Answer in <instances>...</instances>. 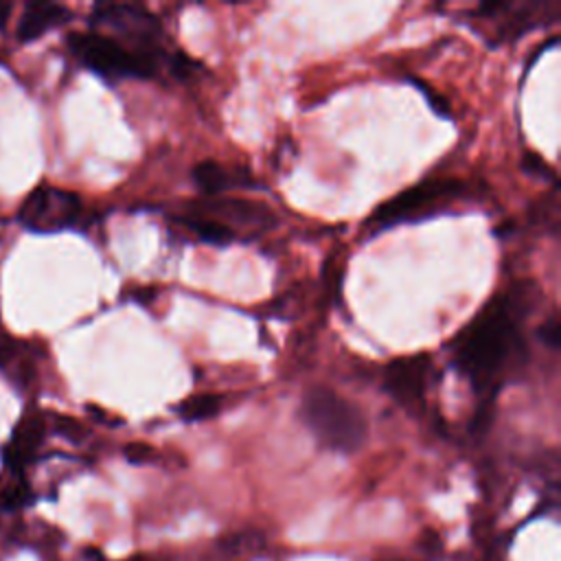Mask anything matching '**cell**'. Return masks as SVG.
Wrapping results in <instances>:
<instances>
[{
	"label": "cell",
	"mask_w": 561,
	"mask_h": 561,
	"mask_svg": "<svg viewBox=\"0 0 561 561\" xmlns=\"http://www.w3.org/2000/svg\"><path fill=\"white\" fill-rule=\"evenodd\" d=\"M533 300L535 287L519 283L495 296L456 337V366L480 392L500 383L511 357L519 351V324Z\"/></svg>",
	"instance_id": "1"
},
{
	"label": "cell",
	"mask_w": 561,
	"mask_h": 561,
	"mask_svg": "<svg viewBox=\"0 0 561 561\" xmlns=\"http://www.w3.org/2000/svg\"><path fill=\"white\" fill-rule=\"evenodd\" d=\"M300 421L322 447L340 454L357 451L368 436L364 412L327 386H311L302 394Z\"/></svg>",
	"instance_id": "2"
},
{
	"label": "cell",
	"mask_w": 561,
	"mask_h": 561,
	"mask_svg": "<svg viewBox=\"0 0 561 561\" xmlns=\"http://www.w3.org/2000/svg\"><path fill=\"white\" fill-rule=\"evenodd\" d=\"M68 46L85 68L107 79H151L158 72L156 57L138 53L99 31L72 33Z\"/></svg>",
	"instance_id": "3"
},
{
	"label": "cell",
	"mask_w": 561,
	"mask_h": 561,
	"mask_svg": "<svg viewBox=\"0 0 561 561\" xmlns=\"http://www.w3.org/2000/svg\"><path fill=\"white\" fill-rule=\"evenodd\" d=\"M469 195L465 182L456 178H430L416 186H410L381 204L368 219L373 228H390L401 221H414L445 208L454 199Z\"/></svg>",
	"instance_id": "4"
},
{
	"label": "cell",
	"mask_w": 561,
	"mask_h": 561,
	"mask_svg": "<svg viewBox=\"0 0 561 561\" xmlns=\"http://www.w3.org/2000/svg\"><path fill=\"white\" fill-rule=\"evenodd\" d=\"M81 215V199L48 184L35 186L18 210V219L33 232H59L77 224Z\"/></svg>",
	"instance_id": "5"
},
{
	"label": "cell",
	"mask_w": 561,
	"mask_h": 561,
	"mask_svg": "<svg viewBox=\"0 0 561 561\" xmlns=\"http://www.w3.org/2000/svg\"><path fill=\"white\" fill-rule=\"evenodd\" d=\"M92 24L105 28L118 42H131V48L156 57L153 46L162 37L160 20L138 4H99L92 13Z\"/></svg>",
	"instance_id": "6"
},
{
	"label": "cell",
	"mask_w": 561,
	"mask_h": 561,
	"mask_svg": "<svg viewBox=\"0 0 561 561\" xmlns=\"http://www.w3.org/2000/svg\"><path fill=\"white\" fill-rule=\"evenodd\" d=\"M191 213L204 215L208 219H215L230 230H267L276 224V217L270 206L252 199H239V197H210L206 202L193 204Z\"/></svg>",
	"instance_id": "7"
},
{
	"label": "cell",
	"mask_w": 561,
	"mask_h": 561,
	"mask_svg": "<svg viewBox=\"0 0 561 561\" xmlns=\"http://www.w3.org/2000/svg\"><path fill=\"white\" fill-rule=\"evenodd\" d=\"M432 373V359L427 355L399 357L386 368L383 388L405 408H421L425 401L427 379Z\"/></svg>",
	"instance_id": "8"
},
{
	"label": "cell",
	"mask_w": 561,
	"mask_h": 561,
	"mask_svg": "<svg viewBox=\"0 0 561 561\" xmlns=\"http://www.w3.org/2000/svg\"><path fill=\"white\" fill-rule=\"evenodd\" d=\"M68 20H70V11L66 7L55 2H33L26 7V11L18 22V39L33 42Z\"/></svg>",
	"instance_id": "9"
},
{
	"label": "cell",
	"mask_w": 561,
	"mask_h": 561,
	"mask_svg": "<svg viewBox=\"0 0 561 561\" xmlns=\"http://www.w3.org/2000/svg\"><path fill=\"white\" fill-rule=\"evenodd\" d=\"M193 180L195 184L210 197H217L219 193L234 188L239 184H243V180L239 175H232V171H228L226 167H221L215 160H204L193 169Z\"/></svg>",
	"instance_id": "10"
},
{
	"label": "cell",
	"mask_w": 561,
	"mask_h": 561,
	"mask_svg": "<svg viewBox=\"0 0 561 561\" xmlns=\"http://www.w3.org/2000/svg\"><path fill=\"white\" fill-rule=\"evenodd\" d=\"M180 224H184L193 234H197L202 241L206 243H213V245H224V243H230L237 239V232L230 230L228 226L215 221V219H208L204 215H197V213H188L184 217H178Z\"/></svg>",
	"instance_id": "11"
},
{
	"label": "cell",
	"mask_w": 561,
	"mask_h": 561,
	"mask_svg": "<svg viewBox=\"0 0 561 561\" xmlns=\"http://www.w3.org/2000/svg\"><path fill=\"white\" fill-rule=\"evenodd\" d=\"M219 408H221V397L219 394L199 392V394L186 397L178 405V414L184 421H206V419H213L219 412Z\"/></svg>",
	"instance_id": "12"
},
{
	"label": "cell",
	"mask_w": 561,
	"mask_h": 561,
	"mask_svg": "<svg viewBox=\"0 0 561 561\" xmlns=\"http://www.w3.org/2000/svg\"><path fill=\"white\" fill-rule=\"evenodd\" d=\"M125 456L131 460V462H147L151 460L153 456V449L149 445H138V443H131L125 447Z\"/></svg>",
	"instance_id": "13"
},
{
	"label": "cell",
	"mask_w": 561,
	"mask_h": 561,
	"mask_svg": "<svg viewBox=\"0 0 561 561\" xmlns=\"http://www.w3.org/2000/svg\"><path fill=\"white\" fill-rule=\"evenodd\" d=\"M539 337L546 340L548 346L557 348V344H559V320L554 316L539 329Z\"/></svg>",
	"instance_id": "14"
},
{
	"label": "cell",
	"mask_w": 561,
	"mask_h": 561,
	"mask_svg": "<svg viewBox=\"0 0 561 561\" xmlns=\"http://www.w3.org/2000/svg\"><path fill=\"white\" fill-rule=\"evenodd\" d=\"M524 169L528 171V173H548V175H552V171L548 169V164L539 158V156H535V153H528V158L524 160Z\"/></svg>",
	"instance_id": "15"
},
{
	"label": "cell",
	"mask_w": 561,
	"mask_h": 561,
	"mask_svg": "<svg viewBox=\"0 0 561 561\" xmlns=\"http://www.w3.org/2000/svg\"><path fill=\"white\" fill-rule=\"evenodd\" d=\"M134 561H145V559H134Z\"/></svg>",
	"instance_id": "16"
}]
</instances>
